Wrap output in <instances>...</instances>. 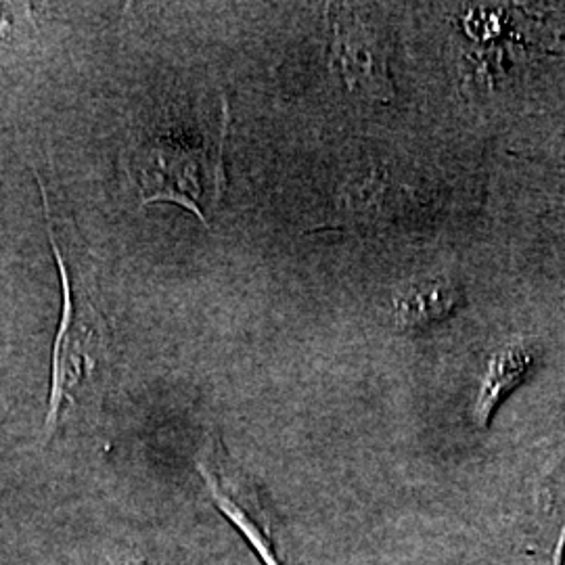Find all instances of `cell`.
<instances>
[{
	"label": "cell",
	"instance_id": "3",
	"mask_svg": "<svg viewBox=\"0 0 565 565\" xmlns=\"http://www.w3.org/2000/svg\"><path fill=\"white\" fill-rule=\"evenodd\" d=\"M333 51L338 72L350 86L369 102L394 99L390 74V34L382 21L359 7H331Z\"/></svg>",
	"mask_w": 565,
	"mask_h": 565
},
{
	"label": "cell",
	"instance_id": "7",
	"mask_svg": "<svg viewBox=\"0 0 565 565\" xmlns=\"http://www.w3.org/2000/svg\"><path fill=\"white\" fill-rule=\"evenodd\" d=\"M461 303V289L448 281L417 282L396 300L394 317L404 329H424L438 323Z\"/></svg>",
	"mask_w": 565,
	"mask_h": 565
},
{
	"label": "cell",
	"instance_id": "2",
	"mask_svg": "<svg viewBox=\"0 0 565 565\" xmlns=\"http://www.w3.org/2000/svg\"><path fill=\"white\" fill-rule=\"evenodd\" d=\"M51 242L63 282V321L53 354V396L46 417V440L55 429L61 406L74 403L84 377L97 371L107 352V324L93 298L97 285L82 268L74 275L60 243Z\"/></svg>",
	"mask_w": 565,
	"mask_h": 565
},
{
	"label": "cell",
	"instance_id": "5",
	"mask_svg": "<svg viewBox=\"0 0 565 565\" xmlns=\"http://www.w3.org/2000/svg\"><path fill=\"white\" fill-rule=\"evenodd\" d=\"M532 539L548 565H564L565 445L546 467L534 490Z\"/></svg>",
	"mask_w": 565,
	"mask_h": 565
},
{
	"label": "cell",
	"instance_id": "1",
	"mask_svg": "<svg viewBox=\"0 0 565 565\" xmlns=\"http://www.w3.org/2000/svg\"><path fill=\"white\" fill-rule=\"evenodd\" d=\"M223 147L224 130L214 137L166 132L141 145L132 156L130 177L142 203H179L210 224L223 198Z\"/></svg>",
	"mask_w": 565,
	"mask_h": 565
},
{
	"label": "cell",
	"instance_id": "6",
	"mask_svg": "<svg viewBox=\"0 0 565 565\" xmlns=\"http://www.w3.org/2000/svg\"><path fill=\"white\" fill-rule=\"evenodd\" d=\"M534 352L527 350L525 345H509L492 356L476 403L478 425H488L501 401L530 373V369L534 366Z\"/></svg>",
	"mask_w": 565,
	"mask_h": 565
},
{
	"label": "cell",
	"instance_id": "4",
	"mask_svg": "<svg viewBox=\"0 0 565 565\" xmlns=\"http://www.w3.org/2000/svg\"><path fill=\"white\" fill-rule=\"evenodd\" d=\"M198 469L210 490L214 505L235 525L245 541L258 553L264 565H282L277 553L275 525L258 490L226 455L223 443L212 438L203 448Z\"/></svg>",
	"mask_w": 565,
	"mask_h": 565
},
{
	"label": "cell",
	"instance_id": "8",
	"mask_svg": "<svg viewBox=\"0 0 565 565\" xmlns=\"http://www.w3.org/2000/svg\"><path fill=\"white\" fill-rule=\"evenodd\" d=\"M118 565H147L142 559H137V557H126V559H120V562H116ZM114 564V565H116Z\"/></svg>",
	"mask_w": 565,
	"mask_h": 565
}]
</instances>
